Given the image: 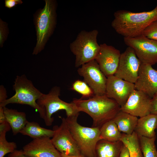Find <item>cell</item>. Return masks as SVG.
I'll return each mask as SVG.
<instances>
[{"mask_svg": "<svg viewBox=\"0 0 157 157\" xmlns=\"http://www.w3.org/2000/svg\"><path fill=\"white\" fill-rule=\"evenodd\" d=\"M111 26L118 34L124 38L142 35L146 28L157 20V5L148 11L134 13L126 10L115 12Z\"/></svg>", "mask_w": 157, "mask_h": 157, "instance_id": "obj_1", "label": "cell"}, {"mask_svg": "<svg viewBox=\"0 0 157 157\" xmlns=\"http://www.w3.org/2000/svg\"><path fill=\"white\" fill-rule=\"evenodd\" d=\"M72 102L79 112L85 113L91 117L92 127L100 128L106 122L113 120L120 110L119 104L105 94L94 95L85 99H75Z\"/></svg>", "mask_w": 157, "mask_h": 157, "instance_id": "obj_2", "label": "cell"}, {"mask_svg": "<svg viewBox=\"0 0 157 157\" xmlns=\"http://www.w3.org/2000/svg\"><path fill=\"white\" fill-rule=\"evenodd\" d=\"M79 114L65 118L67 126L81 154L87 157H96V146L100 140V128L80 125L77 121Z\"/></svg>", "mask_w": 157, "mask_h": 157, "instance_id": "obj_3", "label": "cell"}, {"mask_svg": "<svg viewBox=\"0 0 157 157\" xmlns=\"http://www.w3.org/2000/svg\"><path fill=\"white\" fill-rule=\"evenodd\" d=\"M13 86L15 94L0 104V107H6L10 104L28 105L37 111L40 117L44 119V111L37 102L43 93L34 86L32 82L27 78L25 74L17 76Z\"/></svg>", "mask_w": 157, "mask_h": 157, "instance_id": "obj_4", "label": "cell"}, {"mask_svg": "<svg viewBox=\"0 0 157 157\" xmlns=\"http://www.w3.org/2000/svg\"><path fill=\"white\" fill-rule=\"evenodd\" d=\"M98 34L97 29L81 31L70 43V50L75 57L76 67L95 60L100 49V45L97 42Z\"/></svg>", "mask_w": 157, "mask_h": 157, "instance_id": "obj_5", "label": "cell"}, {"mask_svg": "<svg viewBox=\"0 0 157 157\" xmlns=\"http://www.w3.org/2000/svg\"><path fill=\"white\" fill-rule=\"evenodd\" d=\"M45 1L44 8L39 12L35 17L37 42L33 54L37 55L43 49L56 25V2L52 0Z\"/></svg>", "mask_w": 157, "mask_h": 157, "instance_id": "obj_6", "label": "cell"}, {"mask_svg": "<svg viewBox=\"0 0 157 157\" xmlns=\"http://www.w3.org/2000/svg\"><path fill=\"white\" fill-rule=\"evenodd\" d=\"M60 88L55 86L48 93L43 94L37 101V104L44 111L45 116L43 119L47 126L52 125L54 120L53 118L51 117L52 115L59 110H65L67 117L79 114V112L72 102L67 103L60 98Z\"/></svg>", "mask_w": 157, "mask_h": 157, "instance_id": "obj_7", "label": "cell"}, {"mask_svg": "<svg viewBox=\"0 0 157 157\" xmlns=\"http://www.w3.org/2000/svg\"><path fill=\"white\" fill-rule=\"evenodd\" d=\"M22 155L25 157H62L61 154L56 149L51 139L43 137L33 139L20 150L16 149L9 154L8 157Z\"/></svg>", "mask_w": 157, "mask_h": 157, "instance_id": "obj_8", "label": "cell"}, {"mask_svg": "<svg viewBox=\"0 0 157 157\" xmlns=\"http://www.w3.org/2000/svg\"><path fill=\"white\" fill-rule=\"evenodd\" d=\"M124 42L133 49L142 63L152 66L157 63V41L141 35L124 38Z\"/></svg>", "mask_w": 157, "mask_h": 157, "instance_id": "obj_9", "label": "cell"}, {"mask_svg": "<svg viewBox=\"0 0 157 157\" xmlns=\"http://www.w3.org/2000/svg\"><path fill=\"white\" fill-rule=\"evenodd\" d=\"M59 126H54V133L51 140L56 149L61 154L70 156L81 155L80 151L69 129L65 118L60 117Z\"/></svg>", "mask_w": 157, "mask_h": 157, "instance_id": "obj_10", "label": "cell"}, {"mask_svg": "<svg viewBox=\"0 0 157 157\" xmlns=\"http://www.w3.org/2000/svg\"><path fill=\"white\" fill-rule=\"evenodd\" d=\"M78 74L92 89L94 95L105 94L107 78L95 60L82 65L77 69Z\"/></svg>", "mask_w": 157, "mask_h": 157, "instance_id": "obj_11", "label": "cell"}, {"mask_svg": "<svg viewBox=\"0 0 157 157\" xmlns=\"http://www.w3.org/2000/svg\"><path fill=\"white\" fill-rule=\"evenodd\" d=\"M142 63L133 49L128 47L121 53L114 76L134 84L137 79Z\"/></svg>", "mask_w": 157, "mask_h": 157, "instance_id": "obj_12", "label": "cell"}, {"mask_svg": "<svg viewBox=\"0 0 157 157\" xmlns=\"http://www.w3.org/2000/svg\"><path fill=\"white\" fill-rule=\"evenodd\" d=\"M107 78L105 95L115 100L120 107L122 106L132 92L135 89L134 84L114 75Z\"/></svg>", "mask_w": 157, "mask_h": 157, "instance_id": "obj_13", "label": "cell"}, {"mask_svg": "<svg viewBox=\"0 0 157 157\" xmlns=\"http://www.w3.org/2000/svg\"><path fill=\"white\" fill-rule=\"evenodd\" d=\"M151 99L144 93L135 89L121 107L120 110L137 117L145 116L151 113Z\"/></svg>", "mask_w": 157, "mask_h": 157, "instance_id": "obj_14", "label": "cell"}, {"mask_svg": "<svg viewBox=\"0 0 157 157\" xmlns=\"http://www.w3.org/2000/svg\"><path fill=\"white\" fill-rule=\"evenodd\" d=\"M100 49L95 60L107 77L113 75L117 68L121 53L114 47L106 43L100 44Z\"/></svg>", "mask_w": 157, "mask_h": 157, "instance_id": "obj_15", "label": "cell"}, {"mask_svg": "<svg viewBox=\"0 0 157 157\" xmlns=\"http://www.w3.org/2000/svg\"><path fill=\"white\" fill-rule=\"evenodd\" d=\"M134 85L135 89L152 98L157 92V70L151 65L142 63Z\"/></svg>", "mask_w": 157, "mask_h": 157, "instance_id": "obj_16", "label": "cell"}, {"mask_svg": "<svg viewBox=\"0 0 157 157\" xmlns=\"http://www.w3.org/2000/svg\"><path fill=\"white\" fill-rule=\"evenodd\" d=\"M157 115L150 113L138 119L134 131L138 135L151 138L156 136Z\"/></svg>", "mask_w": 157, "mask_h": 157, "instance_id": "obj_17", "label": "cell"}, {"mask_svg": "<svg viewBox=\"0 0 157 157\" xmlns=\"http://www.w3.org/2000/svg\"><path fill=\"white\" fill-rule=\"evenodd\" d=\"M5 120L10 124L14 135H16L25 126L28 121L25 113L16 110L3 107Z\"/></svg>", "mask_w": 157, "mask_h": 157, "instance_id": "obj_18", "label": "cell"}, {"mask_svg": "<svg viewBox=\"0 0 157 157\" xmlns=\"http://www.w3.org/2000/svg\"><path fill=\"white\" fill-rule=\"evenodd\" d=\"M123 144L120 140L110 142L99 140L95 147L96 157H119Z\"/></svg>", "mask_w": 157, "mask_h": 157, "instance_id": "obj_19", "label": "cell"}, {"mask_svg": "<svg viewBox=\"0 0 157 157\" xmlns=\"http://www.w3.org/2000/svg\"><path fill=\"white\" fill-rule=\"evenodd\" d=\"M138 119L137 117L120 110L113 120L120 132L130 135L134 131Z\"/></svg>", "mask_w": 157, "mask_h": 157, "instance_id": "obj_20", "label": "cell"}, {"mask_svg": "<svg viewBox=\"0 0 157 157\" xmlns=\"http://www.w3.org/2000/svg\"><path fill=\"white\" fill-rule=\"evenodd\" d=\"M19 133L23 135L29 136L33 139H36L43 137H52L54 131L53 130L40 126L37 122H28Z\"/></svg>", "mask_w": 157, "mask_h": 157, "instance_id": "obj_21", "label": "cell"}, {"mask_svg": "<svg viewBox=\"0 0 157 157\" xmlns=\"http://www.w3.org/2000/svg\"><path fill=\"white\" fill-rule=\"evenodd\" d=\"M100 140L110 142L120 141L122 133L113 120L107 122L100 128Z\"/></svg>", "mask_w": 157, "mask_h": 157, "instance_id": "obj_22", "label": "cell"}, {"mask_svg": "<svg viewBox=\"0 0 157 157\" xmlns=\"http://www.w3.org/2000/svg\"><path fill=\"white\" fill-rule=\"evenodd\" d=\"M120 140L128 149L130 157H143L138 136L135 131L130 135L122 133Z\"/></svg>", "mask_w": 157, "mask_h": 157, "instance_id": "obj_23", "label": "cell"}, {"mask_svg": "<svg viewBox=\"0 0 157 157\" xmlns=\"http://www.w3.org/2000/svg\"><path fill=\"white\" fill-rule=\"evenodd\" d=\"M11 129L6 121L0 124V157H4L8 153L13 152L17 147L14 142H8L6 138V132Z\"/></svg>", "mask_w": 157, "mask_h": 157, "instance_id": "obj_24", "label": "cell"}, {"mask_svg": "<svg viewBox=\"0 0 157 157\" xmlns=\"http://www.w3.org/2000/svg\"><path fill=\"white\" fill-rule=\"evenodd\" d=\"M143 157H157L155 141L156 136L151 138L138 136Z\"/></svg>", "mask_w": 157, "mask_h": 157, "instance_id": "obj_25", "label": "cell"}, {"mask_svg": "<svg viewBox=\"0 0 157 157\" xmlns=\"http://www.w3.org/2000/svg\"><path fill=\"white\" fill-rule=\"evenodd\" d=\"M71 89L81 94V99H88L94 95L92 89L83 81L76 80L73 83Z\"/></svg>", "mask_w": 157, "mask_h": 157, "instance_id": "obj_26", "label": "cell"}, {"mask_svg": "<svg viewBox=\"0 0 157 157\" xmlns=\"http://www.w3.org/2000/svg\"><path fill=\"white\" fill-rule=\"evenodd\" d=\"M142 35L157 41V20L148 26L142 32Z\"/></svg>", "mask_w": 157, "mask_h": 157, "instance_id": "obj_27", "label": "cell"}, {"mask_svg": "<svg viewBox=\"0 0 157 157\" xmlns=\"http://www.w3.org/2000/svg\"><path fill=\"white\" fill-rule=\"evenodd\" d=\"M8 33V29L6 23L0 19V44L1 47L2 46L4 41L6 39Z\"/></svg>", "mask_w": 157, "mask_h": 157, "instance_id": "obj_28", "label": "cell"}, {"mask_svg": "<svg viewBox=\"0 0 157 157\" xmlns=\"http://www.w3.org/2000/svg\"><path fill=\"white\" fill-rule=\"evenodd\" d=\"M23 2L21 0H5V6L8 8L11 9L15 7L17 4H20Z\"/></svg>", "mask_w": 157, "mask_h": 157, "instance_id": "obj_29", "label": "cell"}, {"mask_svg": "<svg viewBox=\"0 0 157 157\" xmlns=\"http://www.w3.org/2000/svg\"><path fill=\"white\" fill-rule=\"evenodd\" d=\"M151 113L157 115V92L151 99Z\"/></svg>", "mask_w": 157, "mask_h": 157, "instance_id": "obj_30", "label": "cell"}, {"mask_svg": "<svg viewBox=\"0 0 157 157\" xmlns=\"http://www.w3.org/2000/svg\"><path fill=\"white\" fill-rule=\"evenodd\" d=\"M6 91L5 88L3 85L0 86V104L3 102L7 99Z\"/></svg>", "mask_w": 157, "mask_h": 157, "instance_id": "obj_31", "label": "cell"}, {"mask_svg": "<svg viewBox=\"0 0 157 157\" xmlns=\"http://www.w3.org/2000/svg\"><path fill=\"white\" fill-rule=\"evenodd\" d=\"M119 157H130L129 150L124 144L121 149Z\"/></svg>", "mask_w": 157, "mask_h": 157, "instance_id": "obj_32", "label": "cell"}, {"mask_svg": "<svg viewBox=\"0 0 157 157\" xmlns=\"http://www.w3.org/2000/svg\"><path fill=\"white\" fill-rule=\"evenodd\" d=\"M6 122L3 112V107H0V124Z\"/></svg>", "mask_w": 157, "mask_h": 157, "instance_id": "obj_33", "label": "cell"}, {"mask_svg": "<svg viewBox=\"0 0 157 157\" xmlns=\"http://www.w3.org/2000/svg\"><path fill=\"white\" fill-rule=\"evenodd\" d=\"M61 155L62 157H87L85 156H84L82 155H80L77 156H70L66 155H65L63 154H61Z\"/></svg>", "mask_w": 157, "mask_h": 157, "instance_id": "obj_34", "label": "cell"}, {"mask_svg": "<svg viewBox=\"0 0 157 157\" xmlns=\"http://www.w3.org/2000/svg\"><path fill=\"white\" fill-rule=\"evenodd\" d=\"M14 157H24V156L22 155H19L16 156Z\"/></svg>", "mask_w": 157, "mask_h": 157, "instance_id": "obj_35", "label": "cell"}, {"mask_svg": "<svg viewBox=\"0 0 157 157\" xmlns=\"http://www.w3.org/2000/svg\"></svg>", "mask_w": 157, "mask_h": 157, "instance_id": "obj_36", "label": "cell"}]
</instances>
